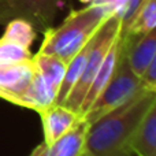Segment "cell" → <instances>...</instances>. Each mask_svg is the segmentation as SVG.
<instances>
[{"mask_svg":"<svg viewBox=\"0 0 156 156\" xmlns=\"http://www.w3.org/2000/svg\"><path fill=\"white\" fill-rule=\"evenodd\" d=\"M56 94L58 89L52 83H49L43 76H40L37 71H34L30 83L15 99L14 104L41 112L43 110L54 104L56 100Z\"/></svg>","mask_w":156,"mask_h":156,"instance_id":"30bf717a","label":"cell"},{"mask_svg":"<svg viewBox=\"0 0 156 156\" xmlns=\"http://www.w3.org/2000/svg\"><path fill=\"white\" fill-rule=\"evenodd\" d=\"M63 2L65 0H0V25L21 18L44 33L52 26Z\"/></svg>","mask_w":156,"mask_h":156,"instance_id":"5b68a950","label":"cell"},{"mask_svg":"<svg viewBox=\"0 0 156 156\" xmlns=\"http://www.w3.org/2000/svg\"><path fill=\"white\" fill-rule=\"evenodd\" d=\"M122 37L125 40V54L129 67L140 78L151 60L156 58V32L151 30L145 34L130 38L125 36Z\"/></svg>","mask_w":156,"mask_h":156,"instance_id":"9c48e42d","label":"cell"},{"mask_svg":"<svg viewBox=\"0 0 156 156\" xmlns=\"http://www.w3.org/2000/svg\"><path fill=\"white\" fill-rule=\"evenodd\" d=\"M111 14L110 8L101 2L89 3L81 10L71 11L58 27L51 26L44 32L38 52L55 55L69 63Z\"/></svg>","mask_w":156,"mask_h":156,"instance_id":"7a4b0ae2","label":"cell"},{"mask_svg":"<svg viewBox=\"0 0 156 156\" xmlns=\"http://www.w3.org/2000/svg\"><path fill=\"white\" fill-rule=\"evenodd\" d=\"M34 71L33 58L22 63L0 66V99L14 104L15 99L30 83Z\"/></svg>","mask_w":156,"mask_h":156,"instance_id":"52a82bcc","label":"cell"},{"mask_svg":"<svg viewBox=\"0 0 156 156\" xmlns=\"http://www.w3.org/2000/svg\"><path fill=\"white\" fill-rule=\"evenodd\" d=\"M89 123L83 118L59 137L52 144L41 143L37 148L33 149L30 156H83L85 152V138Z\"/></svg>","mask_w":156,"mask_h":156,"instance_id":"8992f818","label":"cell"},{"mask_svg":"<svg viewBox=\"0 0 156 156\" xmlns=\"http://www.w3.org/2000/svg\"><path fill=\"white\" fill-rule=\"evenodd\" d=\"M43 122L44 144L49 145L65 133H67L81 119L80 114L70 110L63 104H52L48 108L38 112Z\"/></svg>","mask_w":156,"mask_h":156,"instance_id":"ba28073f","label":"cell"},{"mask_svg":"<svg viewBox=\"0 0 156 156\" xmlns=\"http://www.w3.org/2000/svg\"><path fill=\"white\" fill-rule=\"evenodd\" d=\"M156 103V90L143 86L118 108L89 125L83 156H133L130 138L145 112Z\"/></svg>","mask_w":156,"mask_h":156,"instance_id":"6da1fadb","label":"cell"},{"mask_svg":"<svg viewBox=\"0 0 156 156\" xmlns=\"http://www.w3.org/2000/svg\"><path fill=\"white\" fill-rule=\"evenodd\" d=\"M141 85L145 86L147 89L151 90H156V58L151 60L147 69L144 70V73L140 76Z\"/></svg>","mask_w":156,"mask_h":156,"instance_id":"ac0fdd59","label":"cell"},{"mask_svg":"<svg viewBox=\"0 0 156 156\" xmlns=\"http://www.w3.org/2000/svg\"><path fill=\"white\" fill-rule=\"evenodd\" d=\"M133 156H156V103L141 118L130 138Z\"/></svg>","mask_w":156,"mask_h":156,"instance_id":"7c38bea8","label":"cell"},{"mask_svg":"<svg viewBox=\"0 0 156 156\" xmlns=\"http://www.w3.org/2000/svg\"><path fill=\"white\" fill-rule=\"evenodd\" d=\"M141 88H143V85H141L140 78L132 71V69L129 67V63L126 60L123 40L122 51L121 55H119V59L118 63H116L115 70H114L112 77L81 118L85 119L89 125L93 123L94 121L101 118L103 115L118 108L119 105H122L129 99H132L137 93L138 89Z\"/></svg>","mask_w":156,"mask_h":156,"instance_id":"277c9868","label":"cell"},{"mask_svg":"<svg viewBox=\"0 0 156 156\" xmlns=\"http://www.w3.org/2000/svg\"><path fill=\"white\" fill-rule=\"evenodd\" d=\"M156 26V0H141L130 19L122 26V36L137 37L155 30Z\"/></svg>","mask_w":156,"mask_h":156,"instance_id":"4fadbf2b","label":"cell"},{"mask_svg":"<svg viewBox=\"0 0 156 156\" xmlns=\"http://www.w3.org/2000/svg\"><path fill=\"white\" fill-rule=\"evenodd\" d=\"M33 58L29 48L21 47L12 41L0 38V66L15 65L30 60Z\"/></svg>","mask_w":156,"mask_h":156,"instance_id":"2e32d148","label":"cell"},{"mask_svg":"<svg viewBox=\"0 0 156 156\" xmlns=\"http://www.w3.org/2000/svg\"><path fill=\"white\" fill-rule=\"evenodd\" d=\"M122 45H123V38H122V34L119 33V36L115 38L112 44H111L110 49H108L107 55H105L104 60H103L101 66H100L99 71L96 73L93 81L90 83V88H89L88 93H86L85 99L82 101V105L80 108V116H82L83 114L86 112L89 107L92 105V103L96 100V97L100 94V92L103 90L107 82L111 80L114 74V70L116 67V63H118L119 59V55H121L122 51Z\"/></svg>","mask_w":156,"mask_h":156,"instance_id":"8fae6325","label":"cell"},{"mask_svg":"<svg viewBox=\"0 0 156 156\" xmlns=\"http://www.w3.org/2000/svg\"><path fill=\"white\" fill-rule=\"evenodd\" d=\"M2 38L30 49L32 44L36 40V29L26 19L16 18L5 23V30Z\"/></svg>","mask_w":156,"mask_h":156,"instance_id":"9a60e30c","label":"cell"},{"mask_svg":"<svg viewBox=\"0 0 156 156\" xmlns=\"http://www.w3.org/2000/svg\"><path fill=\"white\" fill-rule=\"evenodd\" d=\"M121 30L122 21L121 18H118L114 14L108 15L103 21V23L97 27V30L94 32V34L92 36L90 41H89V51L83 69L63 105L80 114V108L82 105V101L85 99L86 93H88L89 88H90L92 81H93L96 73L99 71L111 44L119 36Z\"/></svg>","mask_w":156,"mask_h":156,"instance_id":"3957f363","label":"cell"},{"mask_svg":"<svg viewBox=\"0 0 156 156\" xmlns=\"http://www.w3.org/2000/svg\"><path fill=\"white\" fill-rule=\"evenodd\" d=\"M33 63H34L36 71L45 78L49 83H52L59 92L67 63L55 55L41 54V52H37L33 56Z\"/></svg>","mask_w":156,"mask_h":156,"instance_id":"5bb4252c","label":"cell"},{"mask_svg":"<svg viewBox=\"0 0 156 156\" xmlns=\"http://www.w3.org/2000/svg\"><path fill=\"white\" fill-rule=\"evenodd\" d=\"M96 2H101L110 8V11L121 18L122 26L130 19L136 8L141 3V0H96Z\"/></svg>","mask_w":156,"mask_h":156,"instance_id":"e0dca14e","label":"cell"},{"mask_svg":"<svg viewBox=\"0 0 156 156\" xmlns=\"http://www.w3.org/2000/svg\"><path fill=\"white\" fill-rule=\"evenodd\" d=\"M81 3H85V4H89V3H93V2H96V0H80Z\"/></svg>","mask_w":156,"mask_h":156,"instance_id":"d6986e66","label":"cell"}]
</instances>
